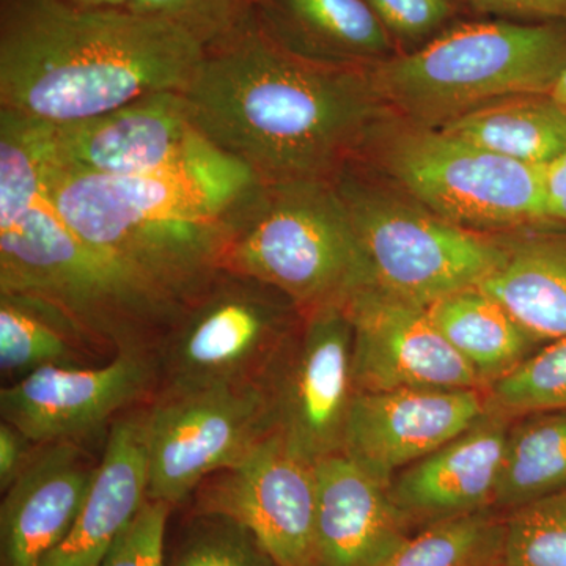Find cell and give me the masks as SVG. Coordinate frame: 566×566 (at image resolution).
<instances>
[{"label": "cell", "mask_w": 566, "mask_h": 566, "mask_svg": "<svg viewBox=\"0 0 566 566\" xmlns=\"http://www.w3.org/2000/svg\"><path fill=\"white\" fill-rule=\"evenodd\" d=\"M221 270L273 286L303 314L349 303L376 285L335 180L263 185L223 253Z\"/></svg>", "instance_id": "8992f818"}, {"label": "cell", "mask_w": 566, "mask_h": 566, "mask_svg": "<svg viewBox=\"0 0 566 566\" xmlns=\"http://www.w3.org/2000/svg\"><path fill=\"white\" fill-rule=\"evenodd\" d=\"M509 428V417L488 411L463 434L390 480L387 493L412 532L494 509Z\"/></svg>", "instance_id": "ac0fdd59"}, {"label": "cell", "mask_w": 566, "mask_h": 566, "mask_svg": "<svg viewBox=\"0 0 566 566\" xmlns=\"http://www.w3.org/2000/svg\"><path fill=\"white\" fill-rule=\"evenodd\" d=\"M378 159L406 193L472 232L545 221V166L483 150L409 123L378 144Z\"/></svg>", "instance_id": "9c48e42d"}, {"label": "cell", "mask_w": 566, "mask_h": 566, "mask_svg": "<svg viewBox=\"0 0 566 566\" xmlns=\"http://www.w3.org/2000/svg\"><path fill=\"white\" fill-rule=\"evenodd\" d=\"M255 13L273 39L314 61L368 65L390 50L367 0H259Z\"/></svg>", "instance_id": "44dd1931"}, {"label": "cell", "mask_w": 566, "mask_h": 566, "mask_svg": "<svg viewBox=\"0 0 566 566\" xmlns=\"http://www.w3.org/2000/svg\"><path fill=\"white\" fill-rule=\"evenodd\" d=\"M505 262L482 285L539 345L566 338V233L506 244Z\"/></svg>", "instance_id": "7402d4cb"}, {"label": "cell", "mask_w": 566, "mask_h": 566, "mask_svg": "<svg viewBox=\"0 0 566 566\" xmlns=\"http://www.w3.org/2000/svg\"><path fill=\"white\" fill-rule=\"evenodd\" d=\"M488 415L486 390L400 389L354 394L342 453L389 485Z\"/></svg>", "instance_id": "2e32d148"}, {"label": "cell", "mask_w": 566, "mask_h": 566, "mask_svg": "<svg viewBox=\"0 0 566 566\" xmlns=\"http://www.w3.org/2000/svg\"><path fill=\"white\" fill-rule=\"evenodd\" d=\"M185 98L205 139L263 185L335 180L385 111L367 65L296 54L264 31L256 13L205 50Z\"/></svg>", "instance_id": "6da1fadb"}, {"label": "cell", "mask_w": 566, "mask_h": 566, "mask_svg": "<svg viewBox=\"0 0 566 566\" xmlns=\"http://www.w3.org/2000/svg\"><path fill=\"white\" fill-rule=\"evenodd\" d=\"M438 129L531 166H547L566 153V111L551 95L495 99Z\"/></svg>", "instance_id": "d4e9b609"}, {"label": "cell", "mask_w": 566, "mask_h": 566, "mask_svg": "<svg viewBox=\"0 0 566 566\" xmlns=\"http://www.w3.org/2000/svg\"><path fill=\"white\" fill-rule=\"evenodd\" d=\"M387 32L419 40L441 28L452 14L450 0H367Z\"/></svg>", "instance_id": "d6a6232c"}, {"label": "cell", "mask_w": 566, "mask_h": 566, "mask_svg": "<svg viewBox=\"0 0 566 566\" xmlns=\"http://www.w3.org/2000/svg\"><path fill=\"white\" fill-rule=\"evenodd\" d=\"M551 98L564 107L566 111V69L564 73L558 76L556 84H554L553 91L549 92Z\"/></svg>", "instance_id": "8d00e7d4"}, {"label": "cell", "mask_w": 566, "mask_h": 566, "mask_svg": "<svg viewBox=\"0 0 566 566\" xmlns=\"http://www.w3.org/2000/svg\"><path fill=\"white\" fill-rule=\"evenodd\" d=\"M52 200L82 240L185 308L221 271L223 253L263 182L219 151L133 177L76 172L52 161Z\"/></svg>", "instance_id": "7a4b0ae2"}, {"label": "cell", "mask_w": 566, "mask_h": 566, "mask_svg": "<svg viewBox=\"0 0 566 566\" xmlns=\"http://www.w3.org/2000/svg\"><path fill=\"white\" fill-rule=\"evenodd\" d=\"M259 0H128L123 9L158 18L180 29L203 50L251 21Z\"/></svg>", "instance_id": "4dcf8cb0"}, {"label": "cell", "mask_w": 566, "mask_h": 566, "mask_svg": "<svg viewBox=\"0 0 566 566\" xmlns=\"http://www.w3.org/2000/svg\"><path fill=\"white\" fill-rule=\"evenodd\" d=\"M303 316L273 286L219 271L159 342L158 389L262 386Z\"/></svg>", "instance_id": "ba28073f"}, {"label": "cell", "mask_w": 566, "mask_h": 566, "mask_svg": "<svg viewBox=\"0 0 566 566\" xmlns=\"http://www.w3.org/2000/svg\"><path fill=\"white\" fill-rule=\"evenodd\" d=\"M169 566H283L255 535L234 520L189 510Z\"/></svg>", "instance_id": "83f0119b"}, {"label": "cell", "mask_w": 566, "mask_h": 566, "mask_svg": "<svg viewBox=\"0 0 566 566\" xmlns=\"http://www.w3.org/2000/svg\"><path fill=\"white\" fill-rule=\"evenodd\" d=\"M191 512L248 527L283 566H316L314 464L271 433L232 468L208 476Z\"/></svg>", "instance_id": "7c38bea8"}, {"label": "cell", "mask_w": 566, "mask_h": 566, "mask_svg": "<svg viewBox=\"0 0 566 566\" xmlns=\"http://www.w3.org/2000/svg\"><path fill=\"white\" fill-rule=\"evenodd\" d=\"M565 69V25L499 21L460 25L422 50L368 63L367 76L382 106L439 128L495 99L549 95Z\"/></svg>", "instance_id": "5b68a950"}, {"label": "cell", "mask_w": 566, "mask_h": 566, "mask_svg": "<svg viewBox=\"0 0 566 566\" xmlns=\"http://www.w3.org/2000/svg\"><path fill=\"white\" fill-rule=\"evenodd\" d=\"M203 48L158 18L70 0H0V109L61 126L185 92Z\"/></svg>", "instance_id": "3957f363"}, {"label": "cell", "mask_w": 566, "mask_h": 566, "mask_svg": "<svg viewBox=\"0 0 566 566\" xmlns=\"http://www.w3.org/2000/svg\"><path fill=\"white\" fill-rule=\"evenodd\" d=\"M82 7H106V9H123L128 0H70Z\"/></svg>", "instance_id": "74e56055"}, {"label": "cell", "mask_w": 566, "mask_h": 566, "mask_svg": "<svg viewBox=\"0 0 566 566\" xmlns=\"http://www.w3.org/2000/svg\"><path fill=\"white\" fill-rule=\"evenodd\" d=\"M488 411L505 417L566 409V338L551 342L486 390Z\"/></svg>", "instance_id": "f1b7e54d"}, {"label": "cell", "mask_w": 566, "mask_h": 566, "mask_svg": "<svg viewBox=\"0 0 566 566\" xmlns=\"http://www.w3.org/2000/svg\"><path fill=\"white\" fill-rule=\"evenodd\" d=\"M212 148L192 120L185 92H156L87 120L50 125L52 161L104 177L159 172Z\"/></svg>", "instance_id": "5bb4252c"}, {"label": "cell", "mask_w": 566, "mask_h": 566, "mask_svg": "<svg viewBox=\"0 0 566 566\" xmlns=\"http://www.w3.org/2000/svg\"><path fill=\"white\" fill-rule=\"evenodd\" d=\"M145 405L109 424L98 472L76 523L41 566H99L148 499Z\"/></svg>", "instance_id": "ffe728a7"}, {"label": "cell", "mask_w": 566, "mask_h": 566, "mask_svg": "<svg viewBox=\"0 0 566 566\" xmlns=\"http://www.w3.org/2000/svg\"><path fill=\"white\" fill-rule=\"evenodd\" d=\"M158 386L155 353H118L92 367L50 365L2 387L0 415L36 444L82 442L148 403Z\"/></svg>", "instance_id": "4fadbf2b"}, {"label": "cell", "mask_w": 566, "mask_h": 566, "mask_svg": "<svg viewBox=\"0 0 566 566\" xmlns=\"http://www.w3.org/2000/svg\"><path fill=\"white\" fill-rule=\"evenodd\" d=\"M335 185L352 212L376 286L428 307L479 289L505 262L506 244L458 227L424 208L403 189L386 188L348 163Z\"/></svg>", "instance_id": "52a82bcc"}, {"label": "cell", "mask_w": 566, "mask_h": 566, "mask_svg": "<svg viewBox=\"0 0 566 566\" xmlns=\"http://www.w3.org/2000/svg\"><path fill=\"white\" fill-rule=\"evenodd\" d=\"M148 499L180 506L273 433L262 386L158 389L145 403Z\"/></svg>", "instance_id": "30bf717a"}, {"label": "cell", "mask_w": 566, "mask_h": 566, "mask_svg": "<svg viewBox=\"0 0 566 566\" xmlns=\"http://www.w3.org/2000/svg\"><path fill=\"white\" fill-rule=\"evenodd\" d=\"M36 442L6 420L0 423V490L6 493L35 453Z\"/></svg>", "instance_id": "836d02e7"}, {"label": "cell", "mask_w": 566, "mask_h": 566, "mask_svg": "<svg viewBox=\"0 0 566 566\" xmlns=\"http://www.w3.org/2000/svg\"><path fill=\"white\" fill-rule=\"evenodd\" d=\"M505 513L482 510L412 532L378 566H504Z\"/></svg>", "instance_id": "4316f807"}, {"label": "cell", "mask_w": 566, "mask_h": 566, "mask_svg": "<svg viewBox=\"0 0 566 566\" xmlns=\"http://www.w3.org/2000/svg\"><path fill=\"white\" fill-rule=\"evenodd\" d=\"M174 509L167 502L147 499L99 566H169L166 538Z\"/></svg>", "instance_id": "1f68e13d"}, {"label": "cell", "mask_w": 566, "mask_h": 566, "mask_svg": "<svg viewBox=\"0 0 566 566\" xmlns=\"http://www.w3.org/2000/svg\"><path fill=\"white\" fill-rule=\"evenodd\" d=\"M353 323L344 305L304 314L264 376L273 433L311 464L342 453L354 397Z\"/></svg>", "instance_id": "8fae6325"}, {"label": "cell", "mask_w": 566, "mask_h": 566, "mask_svg": "<svg viewBox=\"0 0 566 566\" xmlns=\"http://www.w3.org/2000/svg\"><path fill=\"white\" fill-rule=\"evenodd\" d=\"M545 214L566 222V153L545 166Z\"/></svg>", "instance_id": "d590c367"}, {"label": "cell", "mask_w": 566, "mask_h": 566, "mask_svg": "<svg viewBox=\"0 0 566 566\" xmlns=\"http://www.w3.org/2000/svg\"><path fill=\"white\" fill-rule=\"evenodd\" d=\"M314 472L316 566H378L412 534L387 485L345 453Z\"/></svg>", "instance_id": "d6986e66"}, {"label": "cell", "mask_w": 566, "mask_h": 566, "mask_svg": "<svg viewBox=\"0 0 566 566\" xmlns=\"http://www.w3.org/2000/svg\"><path fill=\"white\" fill-rule=\"evenodd\" d=\"M427 311L486 390L543 346L536 344L504 305L480 289L450 294L428 305Z\"/></svg>", "instance_id": "cb8c5ba5"}, {"label": "cell", "mask_w": 566, "mask_h": 566, "mask_svg": "<svg viewBox=\"0 0 566 566\" xmlns=\"http://www.w3.org/2000/svg\"><path fill=\"white\" fill-rule=\"evenodd\" d=\"M112 357L54 305L0 293V371L9 385L50 365L92 367Z\"/></svg>", "instance_id": "603a6c76"}, {"label": "cell", "mask_w": 566, "mask_h": 566, "mask_svg": "<svg viewBox=\"0 0 566 566\" xmlns=\"http://www.w3.org/2000/svg\"><path fill=\"white\" fill-rule=\"evenodd\" d=\"M506 434L494 509L512 512L566 488V409L515 417Z\"/></svg>", "instance_id": "484cf974"}, {"label": "cell", "mask_w": 566, "mask_h": 566, "mask_svg": "<svg viewBox=\"0 0 566 566\" xmlns=\"http://www.w3.org/2000/svg\"><path fill=\"white\" fill-rule=\"evenodd\" d=\"M504 566H566V488L505 513Z\"/></svg>", "instance_id": "f546056e"}, {"label": "cell", "mask_w": 566, "mask_h": 566, "mask_svg": "<svg viewBox=\"0 0 566 566\" xmlns=\"http://www.w3.org/2000/svg\"><path fill=\"white\" fill-rule=\"evenodd\" d=\"M99 461L82 442L39 444L0 505V566H41L85 504Z\"/></svg>", "instance_id": "e0dca14e"}, {"label": "cell", "mask_w": 566, "mask_h": 566, "mask_svg": "<svg viewBox=\"0 0 566 566\" xmlns=\"http://www.w3.org/2000/svg\"><path fill=\"white\" fill-rule=\"evenodd\" d=\"M353 323L354 392L486 390L446 340L427 307L370 286L346 304Z\"/></svg>", "instance_id": "9a60e30c"}, {"label": "cell", "mask_w": 566, "mask_h": 566, "mask_svg": "<svg viewBox=\"0 0 566 566\" xmlns=\"http://www.w3.org/2000/svg\"><path fill=\"white\" fill-rule=\"evenodd\" d=\"M50 123L0 109V293L35 297L99 348L155 353L182 308L71 229L46 178Z\"/></svg>", "instance_id": "277c9868"}, {"label": "cell", "mask_w": 566, "mask_h": 566, "mask_svg": "<svg viewBox=\"0 0 566 566\" xmlns=\"http://www.w3.org/2000/svg\"><path fill=\"white\" fill-rule=\"evenodd\" d=\"M488 13L566 22V0H469Z\"/></svg>", "instance_id": "e575fe53"}]
</instances>
